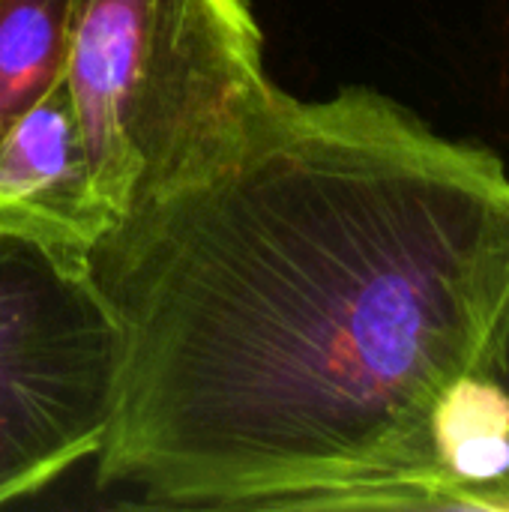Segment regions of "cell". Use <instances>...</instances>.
<instances>
[{"label": "cell", "instance_id": "cell-1", "mask_svg": "<svg viewBox=\"0 0 509 512\" xmlns=\"http://www.w3.org/2000/svg\"><path fill=\"white\" fill-rule=\"evenodd\" d=\"M90 270L126 348L102 489L423 510L438 408L509 297V174L378 90H279Z\"/></svg>", "mask_w": 509, "mask_h": 512}, {"label": "cell", "instance_id": "cell-2", "mask_svg": "<svg viewBox=\"0 0 509 512\" xmlns=\"http://www.w3.org/2000/svg\"><path fill=\"white\" fill-rule=\"evenodd\" d=\"M63 87L117 225L225 156L279 93L249 0H72Z\"/></svg>", "mask_w": 509, "mask_h": 512}, {"label": "cell", "instance_id": "cell-3", "mask_svg": "<svg viewBox=\"0 0 509 512\" xmlns=\"http://www.w3.org/2000/svg\"><path fill=\"white\" fill-rule=\"evenodd\" d=\"M123 360L93 270L0 231V507L102 450Z\"/></svg>", "mask_w": 509, "mask_h": 512}, {"label": "cell", "instance_id": "cell-4", "mask_svg": "<svg viewBox=\"0 0 509 512\" xmlns=\"http://www.w3.org/2000/svg\"><path fill=\"white\" fill-rule=\"evenodd\" d=\"M117 228L87 159L66 87H54L0 138V231L87 264Z\"/></svg>", "mask_w": 509, "mask_h": 512}, {"label": "cell", "instance_id": "cell-5", "mask_svg": "<svg viewBox=\"0 0 509 512\" xmlns=\"http://www.w3.org/2000/svg\"><path fill=\"white\" fill-rule=\"evenodd\" d=\"M423 510H509V411L477 363L438 408Z\"/></svg>", "mask_w": 509, "mask_h": 512}, {"label": "cell", "instance_id": "cell-6", "mask_svg": "<svg viewBox=\"0 0 509 512\" xmlns=\"http://www.w3.org/2000/svg\"><path fill=\"white\" fill-rule=\"evenodd\" d=\"M72 0H0V138L63 84Z\"/></svg>", "mask_w": 509, "mask_h": 512}, {"label": "cell", "instance_id": "cell-7", "mask_svg": "<svg viewBox=\"0 0 509 512\" xmlns=\"http://www.w3.org/2000/svg\"><path fill=\"white\" fill-rule=\"evenodd\" d=\"M477 366L489 375V381L498 387L501 399L507 402L509 411V297L504 300L486 342H483V351L477 357Z\"/></svg>", "mask_w": 509, "mask_h": 512}]
</instances>
